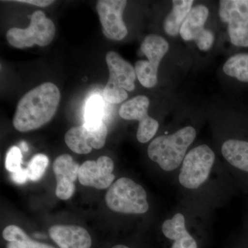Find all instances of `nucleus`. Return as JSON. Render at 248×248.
Listing matches in <instances>:
<instances>
[{
	"label": "nucleus",
	"instance_id": "nucleus-27",
	"mask_svg": "<svg viewBox=\"0 0 248 248\" xmlns=\"http://www.w3.org/2000/svg\"><path fill=\"white\" fill-rule=\"evenodd\" d=\"M17 2L26 3V4H30L35 5V6H40V7H46L53 3V1H48V0H24V1H16Z\"/></svg>",
	"mask_w": 248,
	"mask_h": 248
},
{
	"label": "nucleus",
	"instance_id": "nucleus-7",
	"mask_svg": "<svg viewBox=\"0 0 248 248\" xmlns=\"http://www.w3.org/2000/svg\"><path fill=\"white\" fill-rule=\"evenodd\" d=\"M219 16L222 22L228 24L232 44L248 47V0H221Z\"/></svg>",
	"mask_w": 248,
	"mask_h": 248
},
{
	"label": "nucleus",
	"instance_id": "nucleus-26",
	"mask_svg": "<svg viewBox=\"0 0 248 248\" xmlns=\"http://www.w3.org/2000/svg\"><path fill=\"white\" fill-rule=\"evenodd\" d=\"M13 180L17 184H24L27 182L29 179V172L28 170L21 169L17 172H14L12 174Z\"/></svg>",
	"mask_w": 248,
	"mask_h": 248
},
{
	"label": "nucleus",
	"instance_id": "nucleus-23",
	"mask_svg": "<svg viewBox=\"0 0 248 248\" xmlns=\"http://www.w3.org/2000/svg\"><path fill=\"white\" fill-rule=\"evenodd\" d=\"M22 155L20 148L17 146H13L10 148L6 155L5 166L9 172L14 173L17 172L22 169L21 163H22Z\"/></svg>",
	"mask_w": 248,
	"mask_h": 248
},
{
	"label": "nucleus",
	"instance_id": "nucleus-22",
	"mask_svg": "<svg viewBox=\"0 0 248 248\" xmlns=\"http://www.w3.org/2000/svg\"><path fill=\"white\" fill-rule=\"evenodd\" d=\"M48 166V158L46 155L43 154L35 155L28 166L29 179L32 182L40 180L41 178L43 177Z\"/></svg>",
	"mask_w": 248,
	"mask_h": 248
},
{
	"label": "nucleus",
	"instance_id": "nucleus-1",
	"mask_svg": "<svg viewBox=\"0 0 248 248\" xmlns=\"http://www.w3.org/2000/svg\"><path fill=\"white\" fill-rule=\"evenodd\" d=\"M58 86L46 82L31 90L18 103L13 120L14 126L22 133L36 130L53 119L60 104Z\"/></svg>",
	"mask_w": 248,
	"mask_h": 248
},
{
	"label": "nucleus",
	"instance_id": "nucleus-8",
	"mask_svg": "<svg viewBox=\"0 0 248 248\" xmlns=\"http://www.w3.org/2000/svg\"><path fill=\"white\" fill-rule=\"evenodd\" d=\"M108 135L107 125L104 122L73 127L65 135L67 146L74 153L89 154L94 149H100L105 145Z\"/></svg>",
	"mask_w": 248,
	"mask_h": 248
},
{
	"label": "nucleus",
	"instance_id": "nucleus-16",
	"mask_svg": "<svg viewBox=\"0 0 248 248\" xmlns=\"http://www.w3.org/2000/svg\"><path fill=\"white\" fill-rule=\"evenodd\" d=\"M208 16V9L203 5H197L192 8L181 27L179 33L183 40L195 41L197 36L205 29L204 25Z\"/></svg>",
	"mask_w": 248,
	"mask_h": 248
},
{
	"label": "nucleus",
	"instance_id": "nucleus-28",
	"mask_svg": "<svg viewBox=\"0 0 248 248\" xmlns=\"http://www.w3.org/2000/svg\"><path fill=\"white\" fill-rule=\"evenodd\" d=\"M19 148L24 152L29 151V147H28L27 143L25 141H22L19 143Z\"/></svg>",
	"mask_w": 248,
	"mask_h": 248
},
{
	"label": "nucleus",
	"instance_id": "nucleus-4",
	"mask_svg": "<svg viewBox=\"0 0 248 248\" xmlns=\"http://www.w3.org/2000/svg\"><path fill=\"white\" fill-rule=\"evenodd\" d=\"M55 31L53 21L38 10L31 16L30 25L27 29L11 28L6 32V39L16 48H30L35 45L46 46L51 43Z\"/></svg>",
	"mask_w": 248,
	"mask_h": 248
},
{
	"label": "nucleus",
	"instance_id": "nucleus-10",
	"mask_svg": "<svg viewBox=\"0 0 248 248\" xmlns=\"http://www.w3.org/2000/svg\"><path fill=\"white\" fill-rule=\"evenodd\" d=\"M125 0H99L97 11L104 35L111 40L120 41L128 35L124 22L123 13L126 6Z\"/></svg>",
	"mask_w": 248,
	"mask_h": 248
},
{
	"label": "nucleus",
	"instance_id": "nucleus-5",
	"mask_svg": "<svg viewBox=\"0 0 248 248\" xmlns=\"http://www.w3.org/2000/svg\"><path fill=\"white\" fill-rule=\"evenodd\" d=\"M215 155L207 145L196 147L186 155L179 180L187 189H197L208 179Z\"/></svg>",
	"mask_w": 248,
	"mask_h": 248
},
{
	"label": "nucleus",
	"instance_id": "nucleus-14",
	"mask_svg": "<svg viewBox=\"0 0 248 248\" xmlns=\"http://www.w3.org/2000/svg\"><path fill=\"white\" fill-rule=\"evenodd\" d=\"M49 235L60 248H91L92 239L82 227L57 225L50 227Z\"/></svg>",
	"mask_w": 248,
	"mask_h": 248
},
{
	"label": "nucleus",
	"instance_id": "nucleus-13",
	"mask_svg": "<svg viewBox=\"0 0 248 248\" xmlns=\"http://www.w3.org/2000/svg\"><path fill=\"white\" fill-rule=\"evenodd\" d=\"M106 60L109 71L107 86L133 91L137 78L133 66L115 51L107 53Z\"/></svg>",
	"mask_w": 248,
	"mask_h": 248
},
{
	"label": "nucleus",
	"instance_id": "nucleus-12",
	"mask_svg": "<svg viewBox=\"0 0 248 248\" xmlns=\"http://www.w3.org/2000/svg\"><path fill=\"white\" fill-rule=\"evenodd\" d=\"M53 169L57 181V197L62 200H69L76 190L75 182L79 174V164L71 155L63 154L55 160Z\"/></svg>",
	"mask_w": 248,
	"mask_h": 248
},
{
	"label": "nucleus",
	"instance_id": "nucleus-11",
	"mask_svg": "<svg viewBox=\"0 0 248 248\" xmlns=\"http://www.w3.org/2000/svg\"><path fill=\"white\" fill-rule=\"evenodd\" d=\"M113 170V161L108 156H100L97 161H86L80 166L78 179L83 186L102 190L115 179Z\"/></svg>",
	"mask_w": 248,
	"mask_h": 248
},
{
	"label": "nucleus",
	"instance_id": "nucleus-20",
	"mask_svg": "<svg viewBox=\"0 0 248 248\" xmlns=\"http://www.w3.org/2000/svg\"><path fill=\"white\" fill-rule=\"evenodd\" d=\"M223 71L227 76L248 82V53L236 54L228 59L223 66Z\"/></svg>",
	"mask_w": 248,
	"mask_h": 248
},
{
	"label": "nucleus",
	"instance_id": "nucleus-25",
	"mask_svg": "<svg viewBox=\"0 0 248 248\" xmlns=\"http://www.w3.org/2000/svg\"><path fill=\"white\" fill-rule=\"evenodd\" d=\"M215 41V36L211 31L204 29L202 32L197 36L195 42L198 48L202 50H208L211 48Z\"/></svg>",
	"mask_w": 248,
	"mask_h": 248
},
{
	"label": "nucleus",
	"instance_id": "nucleus-24",
	"mask_svg": "<svg viewBox=\"0 0 248 248\" xmlns=\"http://www.w3.org/2000/svg\"><path fill=\"white\" fill-rule=\"evenodd\" d=\"M126 91L120 88L106 86L104 90V99L110 104H120L128 98Z\"/></svg>",
	"mask_w": 248,
	"mask_h": 248
},
{
	"label": "nucleus",
	"instance_id": "nucleus-9",
	"mask_svg": "<svg viewBox=\"0 0 248 248\" xmlns=\"http://www.w3.org/2000/svg\"><path fill=\"white\" fill-rule=\"evenodd\" d=\"M149 99L140 95L132 98L121 107L119 113L125 120H137L140 122L137 138L140 143L149 141L159 128V123L148 114Z\"/></svg>",
	"mask_w": 248,
	"mask_h": 248
},
{
	"label": "nucleus",
	"instance_id": "nucleus-19",
	"mask_svg": "<svg viewBox=\"0 0 248 248\" xmlns=\"http://www.w3.org/2000/svg\"><path fill=\"white\" fill-rule=\"evenodd\" d=\"M2 235L8 241L7 248H54L49 245L33 241L25 232L15 225L6 227Z\"/></svg>",
	"mask_w": 248,
	"mask_h": 248
},
{
	"label": "nucleus",
	"instance_id": "nucleus-17",
	"mask_svg": "<svg viewBox=\"0 0 248 248\" xmlns=\"http://www.w3.org/2000/svg\"><path fill=\"white\" fill-rule=\"evenodd\" d=\"M221 153L232 166L248 172V141L228 140L223 143Z\"/></svg>",
	"mask_w": 248,
	"mask_h": 248
},
{
	"label": "nucleus",
	"instance_id": "nucleus-18",
	"mask_svg": "<svg viewBox=\"0 0 248 248\" xmlns=\"http://www.w3.org/2000/svg\"><path fill=\"white\" fill-rule=\"evenodd\" d=\"M192 0H174L172 9L165 19L164 30L168 35L176 36L180 32L181 27L187 15L192 9Z\"/></svg>",
	"mask_w": 248,
	"mask_h": 248
},
{
	"label": "nucleus",
	"instance_id": "nucleus-21",
	"mask_svg": "<svg viewBox=\"0 0 248 248\" xmlns=\"http://www.w3.org/2000/svg\"><path fill=\"white\" fill-rule=\"evenodd\" d=\"M104 102L99 94H94L88 99L85 107V123L97 124L103 122Z\"/></svg>",
	"mask_w": 248,
	"mask_h": 248
},
{
	"label": "nucleus",
	"instance_id": "nucleus-15",
	"mask_svg": "<svg viewBox=\"0 0 248 248\" xmlns=\"http://www.w3.org/2000/svg\"><path fill=\"white\" fill-rule=\"evenodd\" d=\"M163 233L174 242L171 248H197V244L186 228L185 217L177 213L163 223Z\"/></svg>",
	"mask_w": 248,
	"mask_h": 248
},
{
	"label": "nucleus",
	"instance_id": "nucleus-2",
	"mask_svg": "<svg viewBox=\"0 0 248 248\" xmlns=\"http://www.w3.org/2000/svg\"><path fill=\"white\" fill-rule=\"evenodd\" d=\"M195 138L196 130L192 126L184 127L172 135H161L150 143L148 156L164 170H174L182 164Z\"/></svg>",
	"mask_w": 248,
	"mask_h": 248
},
{
	"label": "nucleus",
	"instance_id": "nucleus-6",
	"mask_svg": "<svg viewBox=\"0 0 248 248\" xmlns=\"http://www.w3.org/2000/svg\"><path fill=\"white\" fill-rule=\"evenodd\" d=\"M169 45L164 37L156 35L147 36L142 42V53L148 58L135 63V72L140 84L144 87L153 88L157 83L160 62L169 50Z\"/></svg>",
	"mask_w": 248,
	"mask_h": 248
},
{
	"label": "nucleus",
	"instance_id": "nucleus-29",
	"mask_svg": "<svg viewBox=\"0 0 248 248\" xmlns=\"http://www.w3.org/2000/svg\"><path fill=\"white\" fill-rule=\"evenodd\" d=\"M112 248H129L127 246H124V245H117V246H113Z\"/></svg>",
	"mask_w": 248,
	"mask_h": 248
},
{
	"label": "nucleus",
	"instance_id": "nucleus-3",
	"mask_svg": "<svg viewBox=\"0 0 248 248\" xmlns=\"http://www.w3.org/2000/svg\"><path fill=\"white\" fill-rule=\"evenodd\" d=\"M106 202L110 210L117 213L140 215L149 208L146 191L128 178H121L110 186Z\"/></svg>",
	"mask_w": 248,
	"mask_h": 248
}]
</instances>
